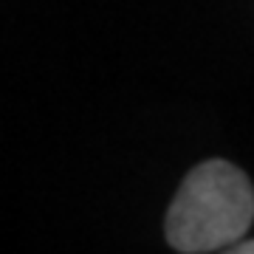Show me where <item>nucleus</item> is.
I'll return each mask as SVG.
<instances>
[{
	"label": "nucleus",
	"mask_w": 254,
	"mask_h": 254,
	"mask_svg": "<svg viewBox=\"0 0 254 254\" xmlns=\"http://www.w3.org/2000/svg\"><path fill=\"white\" fill-rule=\"evenodd\" d=\"M254 220L249 175L229 161L198 164L167 212V240L181 254H209L243 240Z\"/></svg>",
	"instance_id": "1"
},
{
	"label": "nucleus",
	"mask_w": 254,
	"mask_h": 254,
	"mask_svg": "<svg viewBox=\"0 0 254 254\" xmlns=\"http://www.w3.org/2000/svg\"><path fill=\"white\" fill-rule=\"evenodd\" d=\"M229 252H235V254H254V240H249V243H240V240H237Z\"/></svg>",
	"instance_id": "2"
}]
</instances>
